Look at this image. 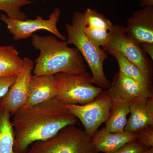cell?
I'll return each mask as SVG.
<instances>
[{"label": "cell", "mask_w": 153, "mask_h": 153, "mask_svg": "<svg viewBox=\"0 0 153 153\" xmlns=\"http://www.w3.org/2000/svg\"><path fill=\"white\" fill-rule=\"evenodd\" d=\"M142 49L143 52L147 54L152 58V60H153V44L146 43L141 44L140 45Z\"/></svg>", "instance_id": "obj_25"}, {"label": "cell", "mask_w": 153, "mask_h": 153, "mask_svg": "<svg viewBox=\"0 0 153 153\" xmlns=\"http://www.w3.org/2000/svg\"><path fill=\"white\" fill-rule=\"evenodd\" d=\"M55 76L57 85L55 99L63 104H85L103 91L94 85L92 75L86 71L79 74L59 73Z\"/></svg>", "instance_id": "obj_5"}, {"label": "cell", "mask_w": 153, "mask_h": 153, "mask_svg": "<svg viewBox=\"0 0 153 153\" xmlns=\"http://www.w3.org/2000/svg\"><path fill=\"white\" fill-rule=\"evenodd\" d=\"M43 1H46V0H43Z\"/></svg>", "instance_id": "obj_28"}, {"label": "cell", "mask_w": 153, "mask_h": 153, "mask_svg": "<svg viewBox=\"0 0 153 153\" xmlns=\"http://www.w3.org/2000/svg\"><path fill=\"white\" fill-rule=\"evenodd\" d=\"M112 100L129 102L141 97L153 96V88L146 86L118 72L108 89Z\"/></svg>", "instance_id": "obj_11"}, {"label": "cell", "mask_w": 153, "mask_h": 153, "mask_svg": "<svg viewBox=\"0 0 153 153\" xmlns=\"http://www.w3.org/2000/svg\"><path fill=\"white\" fill-rule=\"evenodd\" d=\"M110 33L109 41L102 49L106 52L111 49L118 51L138 66L146 76L152 78L153 70L151 60L139 44L127 35L125 27L114 25Z\"/></svg>", "instance_id": "obj_8"}, {"label": "cell", "mask_w": 153, "mask_h": 153, "mask_svg": "<svg viewBox=\"0 0 153 153\" xmlns=\"http://www.w3.org/2000/svg\"><path fill=\"white\" fill-rule=\"evenodd\" d=\"M112 100L108 90L103 91L93 101L83 105L63 104L72 114L82 123L91 138L102 124L109 116Z\"/></svg>", "instance_id": "obj_6"}, {"label": "cell", "mask_w": 153, "mask_h": 153, "mask_svg": "<svg viewBox=\"0 0 153 153\" xmlns=\"http://www.w3.org/2000/svg\"><path fill=\"white\" fill-rule=\"evenodd\" d=\"M146 148L140 145L136 141L127 143L122 147L112 153H142Z\"/></svg>", "instance_id": "obj_23"}, {"label": "cell", "mask_w": 153, "mask_h": 153, "mask_svg": "<svg viewBox=\"0 0 153 153\" xmlns=\"http://www.w3.org/2000/svg\"><path fill=\"white\" fill-rule=\"evenodd\" d=\"M0 25H1V23H0Z\"/></svg>", "instance_id": "obj_29"}, {"label": "cell", "mask_w": 153, "mask_h": 153, "mask_svg": "<svg viewBox=\"0 0 153 153\" xmlns=\"http://www.w3.org/2000/svg\"><path fill=\"white\" fill-rule=\"evenodd\" d=\"M135 134L124 131L110 132L105 127L98 130L91 138L94 148L99 153H112L127 143L136 140Z\"/></svg>", "instance_id": "obj_14"}, {"label": "cell", "mask_w": 153, "mask_h": 153, "mask_svg": "<svg viewBox=\"0 0 153 153\" xmlns=\"http://www.w3.org/2000/svg\"><path fill=\"white\" fill-rule=\"evenodd\" d=\"M83 13L86 26L109 31L112 30L114 26L112 22L103 15L98 13L95 9L88 8Z\"/></svg>", "instance_id": "obj_20"}, {"label": "cell", "mask_w": 153, "mask_h": 153, "mask_svg": "<svg viewBox=\"0 0 153 153\" xmlns=\"http://www.w3.org/2000/svg\"><path fill=\"white\" fill-rule=\"evenodd\" d=\"M140 4L143 7H153V0H140Z\"/></svg>", "instance_id": "obj_26"}, {"label": "cell", "mask_w": 153, "mask_h": 153, "mask_svg": "<svg viewBox=\"0 0 153 153\" xmlns=\"http://www.w3.org/2000/svg\"><path fill=\"white\" fill-rule=\"evenodd\" d=\"M116 59L119 66L120 72L146 86L152 87V78L146 75L136 65L130 61L121 53L111 49L107 52Z\"/></svg>", "instance_id": "obj_17"}, {"label": "cell", "mask_w": 153, "mask_h": 153, "mask_svg": "<svg viewBox=\"0 0 153 153\" xmlns=\"http://www.w3.org/2000/svg\"><path fill=\"white\" fill-rule=\"evenodd\" d=\"M60 14V9L56 8L49 15V19L47 20L38 16L34 20H19L9 18L5 14L1 15L0 19L7 25L15 41L27 39L33 36L36 31L44 30L52 33L61 41H65L66 37L60 33L57 27Z\"/></svg>", "instance_id": "obj_7"}, {"label": "cell", "mask_w": 153, "mask_h": 153, "mask_svg": "<svg viewBox=\"0 0 153 153\" xmlns=\"http://www.w3.org/2000/svg\"><path fill=\"white\" fill-rule=\"evenodd\" d=\"M85 26L83 13L74 12L71 24L66 25L68 34L66 43L74 45L86 61L92 74L94 84L108 89L111 82L106 78L103 69V63L108 55L102 48L91 43L84 31Z\"/></svg>", "instance_id": "obj_3"}, {"label": "cell", "mask_w": 153, "mask_h": 153, "mask_svg": "<svg viewBox=\"0 0 153 153\" xmlns=\"http://www.w3.org/2000/svg\"><path fill=\"white\" fill-rule=\"evenodd\" d=\"M129 102L130 115L125 131L135 134L153 126V96L141 97Z\"/></svg>", "instance_id": "obj_12"}, {"label": "cell", "mask_w": 153, "mask_h": 153, "mask_svg": "<svg viewBox=\"0 0 153 153\" xmlns=\"http://www.w3.org/2000/svg\"><path fill=\"white\" fill-rule=\"evenodd\" d=\"M11 114L0 108V153H16L14 151L15 133Z\"/></svg>", "instance_id": "obj_18"}, {"label": "cell", "mask_w": 153, "mask_h": 153, "mask_svg": "<svg viewBox=\"0 0 153 153\" xmlns=\"http://www.w3.org/2000/svg\"><path fill=\"white\" fill-rule=\"evenodd\" d=\"M23 64V58L13 46H0V77L17 75Z\"/></svg>", "instance_id": "obj_16"}, {"label": "cell", "mask_w": 153, "mask_h": 153, "mask_svg": "<svg viewBox=\"0 0 153 153\" xmlns=\"http://www.w3.org/2000/svg\"><path fill=\"white\" fill-rule=\"evenodd\" d=\"M127 35L140 46L153 44V7L135 11L127 22Z\"/></svg>", "instance_id": "obj_10"}, {"label": "cell", "mask_w": 153, "mask_h": 153, "mask_svg": "<svg viewBox=\"0 0 153 153\" xmlns=\"http://www.w3.org/2000/svg\"><path fill=\"white\" fill-rule=\"evenodd\" d=\"M136 141L147 149L153 147V126L143 129L136 133Z\"/></svg>", "instance_id": "obj_22"}, {"label": "cell", "mask_w": 153, "mask_h": 153, "mask_svg": "<svg viewBox=\"0 0 153 153\" xmlns=\"http://www.w3.org/2000/svg\"><path fill=\"white\" fill-rule=\"evenodd\" d=\"M57 94L55 74L35 75L30 80L27 100L22 108H27L55 99Z\"/></svg>", "instance_id": "obj_13"}, {"label": "cell", "mask_w": 153, "mask_h": 153, "mask_svg": "<svg viewBox=\"0 0 153 153\" xmlns=\"http://www.w3.org/2000/svg\"><path fill=\"white\" fill-rule=\"evenodd\" d=\"M17 75L0 77V98L5 95L16 78Z\"/></svg>", "instance_id": "obj_24"}, {"label": "cell", "mask_w": 153, "mask_h": 153, "mask_svg": "<svg viewBox=\"0 0 153 153\" xmlns=\"http://www.w3.org/2000/svg\"><path fill=\"white\" fill-rule=\"evenodd\" d=\"M23 67L5 95L0 98V108L7 110L11 115L24 106L27 100L28 91L35 62L29 57L23 58Z\"/></svg>", "instance_id": "obj_9"}, {"label": "cell", "mask_w": 153, "mask_h": 153, "mask_svg": "<svg viewBox=\"0 0 153 153\" xmlns=\"http://www.w3.org/2000/svg\"><path fill=\"white\" fill-rule=\"evenodd\" d=\"M31 44L39 50L33 73L38 76L59 73L79 74L86 71L84 59L76 48H70L55 36L33 34Z\"/></svg>", "instance_id": "obj_2"}, {"label": "cell", "mask_w": 153, "mask_h": 153, "mask_svg": "<svg viewBox=\"0 0 153 153\" xmlns=\"http://www.w3.org/2000/svg\"><path fill=\"white\" fill-rule=\"evenodd\" d=\"M130 113L129 102L123 100H112L109 116L105 122V129L110 132H123Z\"/></svg>", "instance_id": "obj_15"}, {"label": "cell", "mask_w": 153, "mask_h": 153, "mask_svg": "<svg viewBox=\"0 0 153 153\" xmlns=\"http://www.w3.org/2000/svg\"><path fill=\"white\" fill-rule=\"evenodd\" d=\"M27 153H100L95 150L84 131L70 125L48 139L35 142Z\"/></svg>", "instance_id": "obj_4"}, {"label": "cell", "mask_w": 153, "mask_h": 153, "mask_svg": "<svg viewBox=\"0 0 153 153\" xmlns=\"http://www.w3.org/2000/svg\"><path fill=\"white\" fill-rule=\"evenodd\" d=\"M84 31L90 41L96 47L103 49L110 38V31L91 27L85 25Z\"/></svg>", "instance_id": "obj_21"}, {"label": "cell", "mask_w": 153, "mask_h": 153, "mask_svg": "<svg viewBox=\"0 0 153 153\" xmlns=\"http://www.w3.org/2000/svg\"><path fill=\"white\" fill-rule=\"evenodd\" d=\"M142 153H153V147L146 149Z\"/></svg>", "instance_id": "obj_27"}, {"label": "cell", "mask_w": 153, "mask_h": 153, "mask_svg": "<svg viewBox=\"0 0 153 153\" xmlns=\"http://www.w3.org/2000/svg\"><path fill=\"white\" fill-rule=\"evenodd\" d=\"M14 151L27 153L30 145L54 136L63 128L75 125L78 120L59 100L53 99L21 108L14 114Z\"/></svg>", "instance_id": "obj_1"}, {"label": "cell", "mask_w": 153, "mask_h": 153, "mask_svg": "<svg viewBox=\"0 0 153 153\" xmlns=\"http://www.w3.org/2000/svg\"><path fill=\"white\" fill-rule=\"evenodd\" d=\"M33 2L30 0H0V11L4 12L9 18L25 20L27 15L21 11V8Z\"/></svg>", "instance_id": "obj_19"}]
</instances>
